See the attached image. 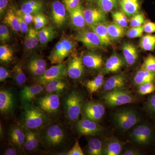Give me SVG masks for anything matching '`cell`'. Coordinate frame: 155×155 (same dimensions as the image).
<instances>
[{"label":"cell","instance_id":"1","mask_svg":"<svg viewBox=\"0 0 155 155\" xmlns=\"http://www.w3.org/2000/svg\"><path fill=\"white\" fill-rule=\"evenodd\" d=\"M41 143L50 152L67 151L70 141L68 129L60 123H51L40 132Z\"/></svg>","mask_w":155,"mask_h":155},{"label":"cell","instance_id":"2","mask_svg":"<svg viewBox=\"0 0 155 155\" xmlns=\"http://www.w3.org/2000/svg\"><path fill=\"white\" fill-rule=\"evenodd\" d=\"M22 109L20 124L25 129L41 130L51 123L49 116L35 105L29 104L22 107Z\"/></svg>","mask_w":155,"mask_h":155},{"label":"cell","instance_id":"3","mask_svg":"<svg viewBox=\"0 0 155 155\" xmlns=\"http://www.w3.org/2000/svg\"><path fill=\"white\" fill-rule=\"evenodd\" d=\"M84 103L83 95L77 90H72L64 94L62 105L65 116L69 122L74 123L79 120Z\"/></svg>","mask_w":155,"mask_h":155},{"label":"cell","instance_id":"4","mask_svg":"<svg viewBox=\"0 0 155 155\" xmlns=\"http://www.w3.org/2000/svg\"><path fill=\"white\" fill-rule=\"evenodd\" d=\"M77 45V41L75 38L64 33L48 58L53 64L63 63L66 58L74 53Z\"/></svg>","mask_w":155,"mask_h":155},{"label":"cell","instance_id":"5","mask_svg":"<svg viewBox=\"0 0 155 155\" xmlns=\"http://www.w3.org/2000/svg\"><path fill=\"white\" fill-rule=\"evenodd\" d=\"M114 119L116 126L124 131L129 130L140 121L137 113L134 110L128 108L116 111L114 114Z\"/></svg>","mask_w":155,"mask_h":155},{"label":"cell","instance_id":"6","mask_svg":"<svg viewBox=\"0 0 155 155\" xmlns=\"http://www.w3.org/2000/svg\"><path fill=\"white\" fill-rule=\"evenodd\" d=\"M102 99L109 107H111L134 102L135 98L129 92L121 89H116L107 92Z\"/></svg>","mask_w":155,"mask_h":155},{"label":"cell","instance_id":"7","mask_svg":"<svg viewBox=\"0 0 155 155\" xmlns=\"http://www.w3.org/2000/svg\"><path fill=\"white\" fill-rule=\"evenodd\" d=\"M60 95L58 94H46L36 100V105L48 115H57L61 107Z\"/></svg>","mask_w":155,"mask_h":155},{"label":"cell","instance_id":"8","mask_svg":"<svg viewBox=\"0 0 155 155\" xmlns=\"http://www.w3.org/2000/svg\"><path fill=\"white\" fill-rule=\"evenodd\" d=\"M75 38L77 41L83 44L86 48L94 51L102 46L97 35L91 28H85L78 31Z\"/></svg>","mask_w":155,"mask_h":155},{"label":"cell","instance_id":"9","mask_svg":"<svg viewBox=\"0 0 155 155\" xmlns=\"http://www.w3.org/2000/svg\"><path fill=\"white\" fill-rule=\"evenodd\" d=\"M67 75L66 64L64 62L47 69L41 76L36 78V83L46 85L51 81L65 78Z\"/></svg>","mask_w":155,"mask_h":155},{"label":"cell","instance_id":"10","mask_svg":"<svg viewBox=\"0 0 155 155\" xmlns=\"http://www.w3.org/2000/svg\"><path fill=\"white\" fill-rule=\"evenodd\" d=\"M153 132L151 127L147 124H140L134 127L130 132L131 140L137 144L145 145L151 141Z\"/></svg>","mask_w":155,"mask_h":155},{"label":"cell","instance_id":"11","mask_svg":"<svg viewBox=\"0 0 155 155\" xmlns=\"http://www.w3.org/2000/svg\"><path fill=\"white\" fill-rule=\"evenodd\" d=\"M75 129L80 135H94L102 131V127L98 122L83 116L76 122Z\"/></svg>","mask_w":155,"mask_h":155},{"label":"cell","instance_id":"12","mask_svg":"<svg viewBox=\"0 0 155 155\" xmlns=\"http://www.w3.org/2000/svg\"><path fill=\"white\" fill-rule=\"evenodd\" d=\"M84 67L81 57L73 53L69 57L66 64L67 75L74 80L80 79L84 74Z\"/></svg>","mask_w":155,"mask_h":155},{"label":"cell","instance_id":"13","mask_svg":"<svg viewBox=\"0 0 155 155\" xmlns=\"http://www.w3.org/2000/svg\"><path fill=\"white\" fill-rule=\"evenodd\" d=\"M84 16L88 27L106 22V14L94 4H87L84 9Z\"/></svg>","mask_w":155,"mask_h":155},{"label":"cell","instance_id":"14","mask_svg":"<svg viewBox=\"0 0 155 155\" xmlns=\"http://www.w3.org/2000/svg\"><path fill=\"white\" fill-rule=\"evenodd\" d=\"M82 112L83 116L99 122L104 116L105 108L101 103L87 101L84 103Z\"/></svg>","mask_w":155,"mask_h":155},{"label":"cell","instance_id":"15","mask_svg":"<svg viewBox=\"0 0 155 155\" xmlns=\"http://www.w3.org/2000/svg\"><path fill=\"white\" fill-rule=\"evenodd\" d=\"M67 9L63 3L56 0L52 3L51 18L52 21L57 28H63L67 25L68 17Z\"/></svg>","mask_w":155,"mask_h":155},{"label":"cell","instance_id":"16","mask_svg":"<svg viewBox=\"0 0 155 155\" xmlns=\"http://www.w3.org/2000/svg\"><path fill=\"white\" fill-rule=\"evenodd\" d=\"M16 105V97L13 92L7 88L0 91V111L4 115H9L14 113Z\"/></svg>","mask_w":155,"mask_h":155},{"label":"cell","instance_id":"17","mask_svg":"<svg viewBox=\"0 0 155 155\" xmlns=\"http://www.w3.org/2000/svg\"><path fill=\"white\" fill-rule=\"evenodd\" d=\"M45 85L37 83L25 86L19 92L20 102L22 107L32 104V102L39 94L43 92Z\"/></svg>","mask_w":155,"mask_h":155},{"label":"cell","instance_id":"18","mask_svg":"<svg viewBox=\"0 0 155 155\" xmlns=\"http://www.w3.org/2000/svg\"><path fill=\"white\" fill-rule=\"evenodd\" d=\"M25 138V130L21 124H14L10 127L8 140L12 145L23 150Z\"/></svg>","mask_w":155,"mask_h":155},{"label":"cell","instance_id":"19","mask_svg":"<svg viewBox=\"0 0 155 155\" xmlns=\"http://www.w3.org/2000/svg\"><path fill=\"white\" fill-rule=\"evenodd\" d=\"M25 130V138L23 150L28 153L36 152L38 149L40 143H41L40 130Z\"/></svg>","mask_w":155,"mask_h":155},{"label":"cell","instance_id":"20","mask_svg":"<svg viewBox=\"0 0 155 155\" xmlns=\"http://www.w3.org/2000/svg\"><path fill=\"white\" fill-rule=\"evenodd\" d=\"M82 3H81L77 8L69 11V22L73 28L77 31L86 28L87 25L84 16Z\"/></svg>","mask_w":155,"mask_h":155},{"label":"cell","instance_id":"21","mask_svg":"<svg viewBox=\"0 0 155 155\" xmlns=\"http://www.w3.org/2000/svg\"><path fill=\"white\" fill-rule=\"evenodd\" d=\"M81 57L84 67L92 70H99L104 64L102 56L93 52H86Z\"/></svg>","mask_w":155,"mask_h":155},{"label":"cell","instance_id":"22","mask_svg":"<svg viewBox=\"0 0 155 155\" xmlns=\"http://www.w3.org/2000/svg\"><path fill=\"white\" fill-rule=\"evenodd\" d=\"M125 63L124 58L118 54H113L106 61L103 72L104 74L119 72Z\"/></svg>","mask_w":155,"mask_h":155},{"label":"cell","instance_id":"23","mask_svg":"<svg viewBox=\"0 0 155 155\" xmlns=\"http://www.w3.org/2000/svg\"><path fill=\"white\" fill-rule=\"evenodd\" d=\"M69 84L65 78L51 81L45 85L43 92L46 94L55 93L60 95L66 93Z\"/></svg>","mask_w":155,"mask_h":155},{"label":"cell","instance_id":"24","mask_svg":"<svg viewBox=\"0 0 155 155\" xmlns=\"http://www.w3.org/2000/svg\"><path fill=\"white\" fill-rule=\"evenodd\" d=\"M44 8L43 0H25L21 4L20 10L25 13L35 15L42 12Z\"/></svg>","mask_w":155,"mask_h":155},{"label":"cell","instance_id":"25","mask_svg":"<svg viewBox=\"0 0 155 155\" xmlns=\"http://www.w3.org/2000/svg\"><path fill=\"white\" fill-rule=\"evenodd\" d=\"M122 51L125 63L130 66L135 64L138 57V52L135 46L129 43H125L122 45Z\"/></svg>","mask_w":155,"mask_h":155},{"label":"cell","instance_id":"26","mask_svg":"<svg viewBox=\"0 0 155 155\" xmlns=\"http://www.w3.org/2000/svg\"><path fill=\"white\" fill-rule=\"evenodd\" d=\"M126 84V79L124 75H116L109 78L104 83L103 89L108 91L116 89H122Z\"/></svg>","mask_w":155,"mask_h":155},{"label":"cell","instance_id":"27","mask_svg":"<svg viewBox=\"0 0 155 155\" xmlns=\"http://www.w3.org/2000/svg\"><path fill=\"white\" fill-rule=\"evenodd\" d=\"M38 35L40 44L42 46H45L55 38L57 36V32L53 26L46 25L38 31Z\"/></svg>","mask_w":155,"mask_h":155},{"label":"cell","instance_id":"28","mask_svg":"<svg viewBox=\"0 0 155 155\" xmlns=\"http://www.w3.org/2000/svg\"><path fill=\"white\" fill-rule=\"evenodd\" d=\"M123 144L117 138H110L104 144V155H118L122 150Z\"/></svg>","mask_w":155,"mask_h":155},{"label":"cell","instance_id":"29","mask_svg":"<svg viewBox=\"0 0 155 155\" xmlns=\"http://www.w3.org/2000/svg\"><path fill=\"white\" fill-rule=\"evenodd\" d=\"M89 27L97 35L102 46H107L111 44L112 41L108 34L106 22L91 25Z\"/></svg>","mask_w":155,"mask_h":155},{"label":"cell","instance_id":"30","mask_svg":"<svg viewBox=\"0 0 155 155\" xmlns=\"http://www.w3.org/2000/svg\"><path fill=\"white\" fill-rule=\"evenodd\" d=\"M40 42L38 31L35 28H30L26 33L24 39V48L26 51H31L36 48Z\"/></svg>","mask_w":155,"mask_h":155},{"label":"cell","instance_id":"31","mask_svg":"<svg viewBox=\"0 0 155 155\" xmlns=\"http://www.w3.org/2000/svg\"><path fill=\"white\" fill-rule=\"evenodd\" d=\"M3 22L10 26L15 32L20 31L19 21L14 7H10L7 9L4 16Z\"/></svg>","mask_w":155,"mask_h":155},{"label":"cell","instance_id":"32","mask_svg":"<svg viewBox=\"0 0 155 155\" xmlns=\"http://www.w3.org/2000/svg\"><path fill=\"white\" fill-rule=\"evenodd\" d=\"M155 72L141 69L136 73L134 78V83L136 86H139L143 84L154 82Z\"/></svg>","mask_w":155,"mask_h":155},{"label":"cell","instance_id":"33","mask_svg":"<svg viewBox=\"0 0 155 155\" xmlns=\"http://www.w3.org/2000/svg\"><path fill=\"white\" fill-rule=\"evenodd\" d=\"M86 152L87 155H104V143L100 139L90 138L88 141Z\"/></svg>","mask_w":155,"mask_h":155},{"label":"cell","instance_id":"34","mask_svg":"<svg viewBox=\"0 0 155 155\" xmlns=\"http://www.w3.org/2000/svg\"><path fill=\"white\" fill-rule=\"evenodd\" d=\"M122 11L126 16L133 17L135 14L139 13L140 6L137 2L121 0L119 2Z\"/></svg>","mask_w":155,"mask_h":155},{"label":"cell","instance_id":"35","mask_svg":"<svg viewBox=\"0 0 155 155\" xmlns=\"http://www.w3.org/2000/svg\"><path fill=\"white\" fill-rule=\"evenodd\" d=\"M107 26L108 34L112 41L117 40L125 35V28L114 22L107 23Z\"/></svg>","mask_w":155,"mask_h":155},{"label":"cell","instance_id":"36","mask_svg":"<svg viewBox=\"0 0 155 155\" xmlns=\"http://www.w3.org/2000/svg\"><path fill=\"white\" fill-rule=\"evenodd\" d=\"M12 78L16 85L22 86L25 84L27 80V78L23 71L20 64H17L14 66L12 70Z\"/></svg>","mask_w":155,"mask_h":155},{"label":"cell","instance_id":"37","mask_svg":"<svg viewBox=\"0 0 155 155\" xmlns=\"http://www.w3.org/2000/svg\"><path fill=\"white\" fill-rule=\"evenodd\" d=\"M104 83V76L103 74L97 75L91 80L87 81L85 84V86L91 94L97 92L101 88Z\"/></svg>","mask_w":155,"mask_h":155},{"label":"cell","instance_id":"38","mask_svg":"<svg viewBox=\"0 0 155 155\" xmlns=\"http://www.w3.org/2000/svg\"><path fill=\"white\" fill-rule=\"evenodd\" d=\"M140 46L144 51H153L155 49V34H147L142 36Z\"/></svg>","mask_w":155,"mask_h":155},{"label":"cell","instance_id":"39","mask_svg":"<svg viewBox=\"0 0 155 155\" xmlns=\"http://www.w3.org/2000/svg\"><path fill=\"white\" fill-rule=\"evenodd\" d=\"M96 5L101 11L107 14L118 7L119 1L118 0H97Z\"/></svg>","mask_w":155,"mask_h":155},{"label":"cell","instance_id":"40","mask_svg":"<svg viewBox=\"0 0 155 155\" xmlns=\"http://www.w3.org/2000/svg\"><path fill=\"white\" fill-rule=\"evenodd\" d=\"M14 53L13 50L7 45L0 46V61L1 64H8L13 61Z\"/></svg>","mask_w":155,"mask_h":155},{"label":"cell","instance_id":"41","mask_svg":"<svg viewBox=\"0 0 155 155\" xmlns=\"http://www.w3.org/2000/svg\"><path fill=\"white\" fill-rule=\"evenodd\" d=\"M47 64L45 61L40 56H32L27 63V67H32L38 69H47Z\"/></svg>","mask_w":155,"mask_h":155},{"label":"cell","instance_id":"42","mask_svg":"<svg viewBox=\"0 0 155 155\" xmlns=\"http://www.w3.org/2000/svg\"><path fill=\"white\" fill-rule=\"evenodd\" d=\"M111 14L115 23L125 28L127 27L128 25V20L126 14L123 11H112Z\"/></svg>","mask_w":155,"mask_h":155},{"label":"cell","instance_id":"43","mask_svg":"<svg viewBox=\"0 0 155 155\" xmlns=\"http://www.w3.org/2000/svg\"><path fill=\"white\" fill-rule=\"evenodd\" d=\"M33 22L35 28L37 31L45 27L48 23L47 17L43 13L41 12L34 15Z\"/></svg>","mask_w":155,"mask_h":155},{"label":"cell","instance_id":"44","mask_svg":"<svg viewBox=\"0 0 155 155\" xmlns=\"http://www.w3.org/2000/svg\"><path fill=\"white\" fill-rule=\"evenodd\" d=\"M155 91V83L154 82H148L138 86L137 92L141 95L150 94Z\"/></svg>","mask_w":155,"mask_h":155},{"label":"cell","instance_id":"45","mask_svg":"<svg viewBox=\"0 0 155 155\" xmlns=\"http://www.w3.org/2000/svg\"><path fill=\"white\" fill-rule=\"evenodd\" d=\"M141 69L155 72V56L150 54L146 58L142 65Z\"/></svg>","mask_w":155,"mask_h":155},{"label":"cell","instance_id":"46","mask_svg":"<svg viewBox=\"0 0 155 155\" xmlns=\"http://www.w3.org/2000/svg\"><path fill=\"white\" fill-rule=\"evenodd\" d=\"M145 22V18L144 14L138 13L135 14L130 20V24L131 27H138L144 25Z\"/></svg>","mask_w":155,"mask_h":155},{"label":"cell","instance_id":"47","mask_svg":"<svg viewBox=\"0 0 155 155\" xmlns=\"http://www.w3.org/2000/svg\"><path fill=\"white\" fill-rule=\"evenodd\" d=\"M144 31L143 25L138 27H132L126 32V35L129 38H133L142 36Z\"/></svg>","mask_w":155,"mask_h":155},{"label":"cell","instance_id":"48","mask_svg":"<svg viewBox=\"0 0 155 155\" xmlns=\"http://www.w3.org/2000/svg\"><path fill=\"white\" fill-rule=\"evenodd\" d=\"M11 39V35L8 28L4 25H0V40L2 42L9 41Z\"/></svg>","mask_w":155,"mask_h":155},{"label":"cell","instance_id":"49","mask_svg":"<svg viewBox=\"0 0 155 155\" xmlns=\"http://www.w3.org/2000/svg\"><path fill=\"white\" fill-rule=\"evenodd\" d=\"M146 107L150 114L155 116V93L149 97L146 104Z\"/></svg>","mask_w":155,"mask_h":155},{"label":"cell","instance_id":"50","mask_svg":"<svg viewBox=\"0 0 155 155\" xmlns=\"http://www.w3.org/2000/svg\"><path fill=\"white\" fill-rule=\"evenodd\" d=\"M62 3L64 4L68 12L73 9L77 8L81 3V0H63Z\"/></svg>","mask_w":155,"mask_h":155},{"label":"cell","instance_id":"51","mask_svg":"<svg viewBox=\"0 0 155 155\" xmlns=\"http://www.w3.org/2000/svg\"><path fill=\"white\" fill-rule=\"evenodd\" d=\"M15 12L16 14L20 16L28 25L30 24L33 22L34 15H32V14L25 13L21 11L20 9H15Z\"/></svg>","mask_w":155,"mask_h":155},{"label":"cell","instance_id":"52","mask_svg":"<svg viewBox=\"0 0 155 155\" xmlns=\"http://www.w3.org/2000/svg\"><path fill=\"white\" fill-rule=\"evenodd\" d=\"M8 78H12V71L5 67H0V82H3Z\"/></svg>","mask_w":155,"mask_h":155},{"label":"cell","instance_id":"53","mask_svg":"<svg viewBox=\"0 0 155 155\" xmlns=\"http://www.w3.org/2000/svg\"><path fill=\"white\" fill-rule=\"evenodd\" d=\"M84 153L81 149L78 141L75 143L73 147L68 151V155H84Z\"/></svg>","mask_w":155,"mask_h":155},{"label":"cell","instance_id":"54","mask_svg":"<svg viewBox=\"0 0 155 155\" xmlns=\"http://www.w3.org/2000/svg\"><path fill=\"white\" fill-rule=\"evenodd\" d=\"M13 146V145H12ZM20 150L17 147L13 146L12 147H9L4 150L3 155H17L21 154Z\"/></svg>","mask_w":155,"mask_h":155},{"label":"cell","instance_id":"55","mask_svg":"<svg viewBox=\"0 0 155 155\" xmlns=\"http://www.w3.org/2000/svg\"><path fill=\"white\" fill-rule=\"evenodd\" d=\"M144 31L148 34H152L155 32V23L151 21H147L144 25Z\"/></svg>","mask_w":155,"mask_h":155},{"label":"cell","instance_id":"56","mask_svg":"<svg viewBox=\"0 0 155 155\" xmlns=\"http://www.w3.org/2000/svg\"><path fill=\"white\" fill-rule=\"evenodd\" d=\"M17 15L18 21H19L20 31H21V33L23 34L27 33L28 29H29V28H28V24L20 16L17 15Z\"/></svg>","mask_w":155,"mask_h":155},{"label":"cell","instance_id":"57","mask_svg":"<svg viewBox=\"0 0 155 155\" xmlns=\"http://www.w3.org/2000/svg\"><path fill=\"white\" fill-rule=\"evenodd\" d=\"M9 0H0V16L3 17L5 12L8 9Z\"/></svg>","mask_w":155,"mask_h":155},{"label":"cell","instance_id":"58","mask_svg":"<svg viewBox=\"0 0 155 155\" xmlns=\"http://www.w3.org/2000/svg\"><path fill=\"white\" fill-rule=\"evenodd\" d=\"M123 155H139L141 154L137 150L130 149L125 150L124 152L122 153Z\"/></svg>","mask_w":155,"mask_h":155},{"label":"cell","instance_id":"59","mask_svg":"<svg viewBox=\"0 0 155 155\" xmlns=\"http://www.w3.org/2000/svg\"><path fill=\"white\" fill-rule=\"evenodd\" d=\"M3 134H4V132H3V128L2 126V123H1L0 124V135H1V138H2L3 137Z\"/></svg>","mask_w":155,"mask_h":155},{"label":"cell","instance_id":"60","mask_svg":"<svg viewBox=\"0 0 155 155\" xmlns=\"http://www.w3.org/2000/svg\"><path fill=\"white\" fill-rule=\"evenodd\" d=\"M86 1L87 4H94V3H96L97 0H85Z\"/></svg>","mask_w":155,"mask_h":155},{"label":"cell","instance_id":"61","mask_svg":"<svg viewBox=\"0 0 155 155\" xmlns=\"http://www.w3.org/2000/svg\"><path fill=\"white\" fill-rule=\"evenodd\" d=\"M126 1H132V2H137V0H126Z\"/></svg>","mask_w":155,"mask_h":155}]
</instances>
